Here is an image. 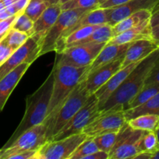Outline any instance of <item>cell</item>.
I'll return each instance as SVG.
<instances>
[{"label":"cell","instance_id":"obj_26","mask_svg":"<svg viewBox=\"0 0 159 159\" xmlns=\"http://www.w3.org/2000/svg\"><path fill=\"white\" fill-rule=\"evenodd\" d=\"M159 93V85H143L140 92L123 107V111L139 107Z\"/></svg>","mask_w":159,"mask_h":159},{"label":"cell","instance_id":"obj_8","mask_svg":"<svg viewBox=\"0 0 159 159\" xmlns=\"http://www.w3.org/2000/svg\"><path fill=\"white\" fill-rule=\"evenodd\" d=\"M144 133L132 129L126 122L118 131L116 141L108 153V159L134 158L140 152V139Z\"/></svg>","mask_w":159,"mask_h":159},{"label":"cell","instance_id":"obj_2","mask_svg":"<svg viewBox=\"0 0 159 159\" xmlns=\"http://www.w3.org/2000/svg\"><path fill=\"white\" fill-rule=\"evenodd\" d=\"M53 83L54 69L52 68L43 84L33 94L26 97V110L23 119L14 131L13 134L11 136L3 148L9 145L26 130L34 126L41 124L45 120L52 93Z\"/></svg>","mask_w":159,"mask_h":159},{"label":"cell","instance_id":"obj_15","mask_svg":"<svg viewBox=\"0 0 159 159\" xmlns=\"http://www.w3.org/2000/svg\"><path fill=\"white\" fill-rule=\"evenodd\" d=\"M62 11V6L59 3V4L50 5L42 12L38 19L34 22L33 34L31 37L38 43L40 47L43 38L45 37L48 30L51 29V26L55 23Z\"/></svg>","mask_w":159,"mask_h":159},{"label":"cell","instance_id":"obj_42","mask_svg":"<svg viewBox=\"0 0 159 159\" xmlns=\"http://www.w3.org/2000/svg\"><path fill=\"white\" fill-rule=\"evenodd\" d=\"M151 37L153 40L159 45V24L151 27Z\"/></svg>","mask_w":159,"mask_h":159},{"label":"cell","instance_id":"obj_12","mask_svg":"<svg viewBox=\"0 0 159 159\" xmlns=\"http://www.w3.org/2000/svg\"><path fill=\"white\" fill-rule=\"evenodd\" d=\"M126 120L123 111L100 113L92 122L83 130L82 133L87 137H94L109 132L119 131L126 124Z\"/></svg>","mask_w":159,"mask_h":159},{"label":"cell","instance_id":"obj_29","mask_svg":"<svg viewBox=\"0 0 159 159\" xmlns=\"http://www.w3.org/2000/svg\"><path fill=\"white\" fill-rule=\"evenodd\" d=\"M29 37V35L26 33L11 27L6 34V37H4V40L11 48L16 51L20 48Z\"/></svg>","mask_w":159,"mask_h":159},{"label":"cell","instance_id":"obj_33","mask_svg":"<svg viewBox=\"0 0 159 159\" xmlns=\"http://www.w3.org/2000/svg\"><path fill=\"white\" fill-rule=\"evenodd\" d=\"M62 10L79 8H95L99 7L98 0H70L61 5Z\"/></svg>","mask_w":159,"mask_h":159},{"label":"cell","instance_id":"obj_31","mask_svg":"<svg viewBox=\"0 0 159 159\" xmlns=\"http://www.w3.org/2000/svg\"><path fill=\"white\" fill-rule=\"evenodd\" d=\"M48 6L50 5L44 0H30L23 12L34 22L38 19Z\"/></svg>","mask_w":159,"mask_h":159},{"label":"cell","instance_id":"obj_19","mask_svg":"<svg viewBox=\"0 0 159 159\" xmlns=\"http://www.w3.org/2000/svg\"><path fill=\"white\" fill-rule=\"evenodd\" d=\"M131 43L124 44H108L106 43L91 65L87 67L84 75L92 72L100 67L111 63L125 55L128 47Z\"/></svg>","mask_w":159,"mask_h":159},{"label":"cell","instance_id":"obj_39","mask_svg":"<svg viewBox=\"0 0 159 159\" xmlns=\"http://www.w3.org/2000/svg\"><path fill=\"white\" fill-rule=\"evenodd\" d=\"M30 0H15L12 6L15 7L17 13H22L24 12L25 8L29 3Z\"/></svg>","mask_w":159,"mask_h":159},{"label":"cell","instance_id":"obj_20","mask_svg":"<svg viewBox=\"0 0 159 159\" xmlns=\"http://www.w3.org/2000/svg\"><path fill=\"white\" fill-rule=\"evenodd\" d=\"M142 39H152L151 20H146L134 27L130 28L118 35L114 36L107 43L108 44H124Z\"/></svg>","mask_w":159,"mask_h":159},{"label":"cell","instance_id":"obj_23","mask_svg":"<svg viewBox=\"0 0 159 159\" xmlns=\"http://www.w3.org/2000/svg\"><path fill=\"white\" fill-rule=\"evenodd\" d=\"M134 130L156 132L159 128V116L156 114H143L126 121Z\"/></svg>","mask_w":159,"mask_h":159},{"label":"cell","instance_id":"obj_51","mask_svg":"<svg viewBox=\"0 0 159 159\" xmlns=\"http://www.w3.org/2000/svg\"><path fill=\"white\" fill-rule=\"evenodd\" d=\"M156 134H157V138H158V140H159V128H158V130L156 131Z\"/></svg>","mask_w":159,"mask_h":159},{"label":"cell","instance_id":"obj_30","mask_svg":"<svg viewBox=\"0 0 159 159\" xmlns=\"http://www.w3.org/2000/svg\"><path fill=\"white\" fill-rule=\"evenodd\" d=\"M118 134V131L103 134L94 137V140L99 150L109 153L116 141Z\"/></svg>","mask_w":159,"mask_h":159},{"label":"cell","instance_id":"obj_11","mask_svg":"<svg viewBox=\"0 0 159 159\" xmlns=\"http://www.w3.org/2000/svg\"><path fill=\"white\" fill-rule=\"evenodd\" d=\"M40 51L41 47L38 43L32 37H30L0 66V80L22 63L28 62L32 64L37 57H40Z\"/></svg>","mask_w":159,"mask_h":159},{"label":"cell","instance_id":"obj_47","mask_svg":"<svg viewBox=\"0 0 159 159\" xmlns=\"http://www.w3.org/2000/svg\"><path fill=\"white\" fill-rule=\"evenodd\" d=\"M3 154H4V149L1 148V149H0V159L2 158Z\"/></svg>","mask_w":159,"mask_h":159},{"label":"cell","instance_id":"obj_22","mask_svg":"<svg viewBox=\"0 0 159 159\" xmlns=\"http://www.w3.org/2000/svg\"><path fill=\"white\" fill-rule=\"evenodd\" d=\"M151 12H152L151 10L144 9V10L135 12V13L127 16L126 18L123 19V20L112 26L113 37L143 23L146 20H151Z\"/></svg>","mask_w":159,"mask_h":159},{"label":"cell","instance_id":"obj_14","mask_svg":"<svg viewBox=\"0 0 159 159\" xmlns=\"http://www.w3.org/2000/svg\"><path fill=\"white\" fill-rule=\"evenodd\" d=\"M124 56L111 63L97 68L84 75L85 85L89 94L93 95L111 79L113 75L122 68Z\"/></svg>","mask_w":159,"mask_h":159},{"label":"cell","instance_id":"obj_44","mask_svg":"<svg viewBox=\"0 0 159 159\" xmlns=\"http://www.w3.org/2000/svg\"><path fill=\"white\" fill-rule=\"evenodd\" d=\"M4 3V5L6 6V7H8V6H12V4L14 3V1L15 0H2Z\"/></svg>","mask_w":159,"mask_h":159},{"label":"cell","instance_id":"obj_27","mask_svg":"<svg viewBox=\"0 0 159 159\" xmlns=\"http://www.w3.org/2000/svg\"><path fill=\"white\" fill-rule=\"evenodd\" d=\"M99 151L93 137H87L77 148L74 151L70 159H84L87 155H90Z\"/></svg>","mask_w":159,"mask_h":159},{"label":"cell","instance_id":"obj_13","mask_svg":"<svg viewBox=\"0 0 159 159\" xmlns=\"http://www.w3.org/2000/svg\"><path fill=\"white\" fill-rule=\"evenodd\" d=\"M159 4V0H131L125 4L107 9L108 23L114 26L129 16L139 11L151 10Z\"/></svg>","mask_w":159,"mask_h":159},{"label":"cell","instance_id":"obj_17","mask_svg":"<svg viewBox=\"0 0 159 159\" xmlns=\"http://www.w3.org/2000/svg\"><path fill=\"white\" fill-rule=\"evenodd\" d=\"M140 62V61H139ZM139 62H135L128 65L127 66L123 67L118 71H117L115 75L111 77V79L106 82L104 85H103L96 93H94L95 96L98 100L99 104V108L101 110V107L104 106L106 101L109 98V96L118 88L120 85L123 83L128 75L132 71L134 68L137 65Z\"/></svg>","mask_w":159,"mask_h":159},{"label":"cell","instance_id":"obj_18","mask_svg":"<svg viewBox=\"0 0 159 159\" xmlns=\"http://www.w3.org/2000/svg\"><path fill=\"white\" fill-rule=\"evenodd\" d=\"M31 65L28 62L22 63L0 80V112Z\"/></svg>","mask_w":159,"mask_h":159},{"label":"cell","instance_id":"obj_25","mask_svg":"<svg viewBox=\"0 0 159 159\" xmlns=\"http://www.w3.org/2000/svg\"><path fill=\"white\" fill-rule=\"evenodd\" d=\"M112 37H113L112 26H111L108 23H106V24L101 25L88 37H85L84 39L76 42V43H72L69 46H74V45L88 43H108Z\"/></svg>","mask_w":159,"mask_h":159},{"label":"cell","instance_id":"obj_45","mask_svg":"<svg viewBox=\"0 0 159 159\" xmlns=\"http://www.w3.org/2000/svg\"><path fill=\"white\" fill-rule=\"evenodd\" d=\"M46 2H48L49 5H54V4H60L61 0H44Z\"/></svg>","mask_w":159,"mask_h":159},{"label":"cell","instance_id":"obj_40","mask_svg":"<svg viewBox=\"0 0 159 159\" xmlns=\"http://www.w3.org/2000/svg\"><path fill=\"white\" fill-rule=\"evenodd\" d=\"M84 159H108V153L99 150L91 155H87Z\"/></svg>","mask_w":159,"mask_h":159},{"label":"cell","instance_id":"obj_35","mask_svg":"<svg viewBox=\"0 0 159 159\" xmlns=\"http://www.w3.org/2000/svg\"><path fill=\"white\" fill-rule=\"evenodd\" d=\"M14 51H15L7 44L4 38L0 41V66L10 57Z\"/></svg>","mask_w":159,"mask_h":159},{"label":"cell","instance_id":"obj_24","mask_svg":"<svg viewBox=\"0 0 159 159\" xmlns=\"http://www.w3.org/2000/svg\"><path fill=\"white\" fill-rule=\"evenodd\" d=\"M126 121L143 114H156L159 116V93L139 107L123 111Z\"/></svg>","mask_w":159,"mask_h":159},{"label":"cell","instance_id":"obj_32","mask_svg":"<svg viewBox=\"0 0 159 159\" xmlns=\"http://www.w3.org/2000/svg\"><path fill=\"white\" fill-rule=\"evenodd\" d=\"M33 27H34V21L24 12L20 13L17 16L12 26V28L26 33L29 35V37H31L33 34Z\"/></svg>","mask_w":159,"mask_h":159},{"label":"cell","instance_id":"obj_34","mask_svg":"<svg viewBox=\"0 0 159 159\" xmlns=\"http://www.w3.org/2000/svg\"><path fill=\"white\" fill-rule=\"evenodd\" d=\"M144 85H159V59L150 71Z\"/></svg>","mask_w":159,"mask_h":159},{"label":"cell","instance_id":"obj_7","mask_svg":"<svg viewBox=\"0 0 159 159\" xmlns=\"http://www.w3.org/2000/svg\"><path fill=\"white\" fill-rule=\"evenodd\" d=\"M107 43H88L69 46L56 54L59 64L77 67H88Z\"/></svg>","mask_w":159,"mask_h":159},{"label":"cell","instance_id":"obj_21","mask_svg":"<svg viewBox=\"0 0 159 159\" xmlns=\"http://www.w3.org/2000/svg\"><path fill=\"white\" fill-rule=\"evenodd\" d=\"M108 23V10L107 9L102 8H96L94 9L85 12L83 16H81L79 20L76 22L74 25L69 30L66 34L63 36L62 39L68 36L70 33L73 32L75 30L80 27L85 26H99ZM61 39V40H62ZM59 40V41H60ZM58 44V43H57ZM56 49V48H55Z\"/></svg>","mask_w":159,"mask_h":159},{"label":"cell","instance_id":"obj_6","mask_svg":"<svg viewBox=\"0 0 159 159\" xmlns=\"http://www.w3.org/2000/svg\"><path fill=\"white\" fill-rule=\"evenodd\" d=\"M100 113L101 111L98 99L94 94L91 95L84 107L78 110L51 141H58L71 135L82 133L86 126L99 116Z\"/></svg>","mask_w":159,"mask_h":159},{"label":"cell","instance_id":"obj_43","mask_svg":"<svg viewBox=\"0 0 159 159\" xmlns=\"http://www.w3.org/2000/svg\"><path fill=\"white\" fill-rule=\"evenodd\" d=\"M133 159H152V155L147 152H142L136 155Z\"/></svg>","mask_w":159,"mask_h":159},{"label":"cell","instance_id":"obj_50","mask_svg":"<svg viewBox=\"0 0 159 159\" xmlns=\"http://www.w3.org/2000/svg\"><path fill=\"white\" fill-rule=\"evenodd\" d=\"M68 1H70V0H61V1H60V4L61 5L64 4V3H65V2H68Z\"/></svg>","mask_w":159,"mask_h":159},{"label":"cell","instance_id":"obj_4","mask_svg":"<svg viewBox=\"0 0 159 159\" xmlns=\"http://www.w3.org/2000/svg\"><path fill=\"white\" fill-rule=\"evenodd\" d=\"M90 96L86 88L85 77H84L64 101L52 119L45 123L47 125V141H51L78 110L84 107Z\"/></svg>","mask_w":159,"mask_h":159},{"label":"cell","instance_id":"obj_37","mask_svg":"<svg viewBox=\"0 0 159 159\" xmlns=\"http://www.w3.org/2000/svg\"><path fill=\"white\" fill-rule=\"evenodd\" d=\"M36 151H23V152H20L15 155L9 157V159H34L35 158Z\"/></svg>","mask_w":159,"mask_h":159},{"label":"cell","instance_id":"obj_49","mask_svg":"<svg viewBox=\"0 0 159 159\" xmlns=\"http://www.w3.org/2000/svg\"><path fill=\"white\" fill-rule=\"evenodd\" d=\"M6 34H7V33H6V34H0V41H1V40H2L5 37H6Z\"/></svg>","mask_w":159,"mask_h":159},{"label":"cell","instance_id":"obj_48","mask_svg":"<svg viewBox=\"0 0 159 159\" xmlns=\"http://www.w3.org/2000/svg\"><path fill=\"white\" fill-rule=\"evenodd\" d=\"M107 1H108V0H98V5H101V4H103V3H104L105 2H107Z\"/></svg>","mask_w":159,"mask_h":159},{"label":"cell","instance_id":"obj_1","mask_svg":"<svg viewBox=\"0 0 159 159\" xmlns=\"http://www.w3.org/2000/svg\"><path fill=\"white\" fill-rule=\"evenodd\" d=\"M159 59V48L139 62L101 108V113L123 111V107L141 90L153 66Z\"/></svg>","mask_w":159,"mask_h":159},{"label":"cell","instance_id":"obj_5","mask_svg":"<svg viewBox=\"0 0 159 159\" xmlns=\"http://www.w3.org/2000/svg\"><path fill=\"white\" fill-rule=\"evenodd\" d=\"M96 8H79L62 10L57 20L48 30L41 43L40 56L55 51L57 43L85 12Z\"/></svg>","mask_w":159,"mask_h":159},{"label":"cell","instance_id":"obj_41","mask_svg":"<svg viewBox=\"0 0 159 159\" xmlns=\"http://www.w3.org/2000/svg\"><path fill=\"white\" fill-rule=\"evenodd\" d=\"M157 24H159V4L153 9L151 17V27L156 26Z\"/></svg>","mask_w":159,"mask_h":159},{"label":"cell","instance_id":"obj_28","mask_svg":"<svg viewBox=\"0 0 159 159\" xmlns=\"http://www.w3.org/2000/svg\"><path fill=\"white\" fill-rule=\"evenodd\" d=\"M140 152H147L152 156L159 150V140L156 132L145 131L140 139Z\"/></svg>","mask_w":159,"mask_h":159},{"label":"cell","instance_id":"obj_3","mask_svg":"<svg viewBox=\"0 0 159 159\" xmlns=\"http://www.w3.org/2000/svg\"><path fill=\"white\" fill-rule=\"evenodd\" d=\"M52 68L54 69L52 93L46 119L44 123H48L52 119L64 101L84 77L87 67L77 68L59 64L55 61Z\"/></svg>","mask_w":159,"mask_h":159},{"label":"cell","instance_id":"obj_10","mask_svg":"<svg viewBox=\"0 0 159 159\" xmlns=\"http://www.w3.org/2000/svg\"><path fill=\"white\" fill-rule=\"evenodd\" d=\"M47 125L45 123L34 126L20 134L13 142L4 149L2 159H9V157L23 151H36L47 141Z\"/></svg>","mask_w":159,"mask_h":159},{"label":"cell","instance_id":"obj_9","mask_svg":"<svg viewBox=\"0 0 159 159\" xmlns=\"http://www.w3.org/2000/svg\"><path fill=\"white\" fill-rule=\"evenodd\" d=\"M87 138V135L80 133L58 141H46L37 149L34 159H70L72 154Z\"/></svg>","mask_w":159,"mask_h":159},{"label":"cell","instance_id":"obj_38","mask_svg":"<svg viewBox=\"0 0 159 159\" xmlns=\"http://www.w3.org/2000/svg\"><path fill=\"white\" fill-rule=\"evenodd\" d=\"M131 0H108L103 4L100 5L99 7L102 9H109V8L115 7V6H120V5L125 4Z\"/></svg>","mask_w":159,"mask_h":159},{"label":"cell","instance_id":"obj_46","mask_svg":"<svg viewBox=\"0 0 159 159\" xmlns=\"http://www.w3.org/2000/svg\"><path fill=\"white\" fill-rule=\"evenodd\" d=\"M152 159H159V150L153 155Z\"/></svg>","mask_w":159,"mask_h":159},{"label":"cell","instance_id":"obj_16","mask_svg":"<svg viewBox=\"0 0 159 159\" xmlns=\"http://www.w3.org/2000/svg\"><path fill=\"white\" fill-rule=\"evenodd\" d=\"M158 48L159 45L152 39H142L132 42L125 53L122 68L129 64L141 61Z\"/></svg>","mask_w":159,"mask_h":159},{"label":"cell","instance_id":"obj_36","mask_svg":"<svg viewBox=\"0 0 159 159\" xmlns=\"http://www.w3.org/2000/svg\"><path fill=\"white\" fill-rule=\"evenodd\" d=\"M20 13L16 14V15H13L12 16L6 19V20L0 21V34H6V33H7L9 31V30L12 27L14 21H15V20L17 19V16Z\"/></svg>","mask_w":159,"mask_h":159}]
</instances>
